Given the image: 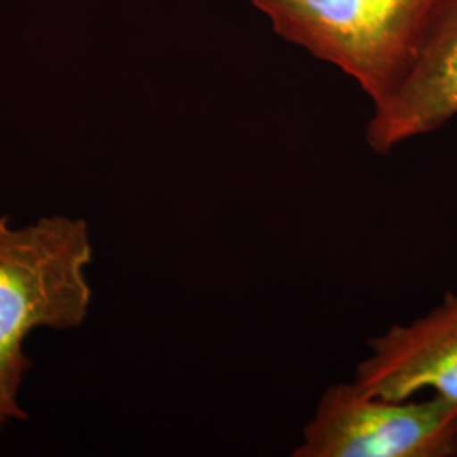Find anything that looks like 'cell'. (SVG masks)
Wrapping results in <instances>:
<instances>
[{
  "instance_id": "2",
  "label": "cell",
  "mask_w": 457,
  "mask_h": 457,
  "mask_svg": "<svg viewBox=\"0 0 457 457\" xmlns=\"http://www.w3.org/2000/svg\"><path fill=\"white\" fill-rule=\"evenodd\" d=\"M285 41L339 68L373 105L403 80L441 0H247Z\"/></svg>"
},
{
  "instance_id": "1",
  "label": "cell",
  "mask_w": 457,
  "mask_h": 457,
  "mask_svg": "<svg viewBox=\"0 0 457 457\" xmlns=\"http://www.w3.org/2000/svg\"><path fill=\"white\" fill-rule=\"evenodd\" d=\"M92 254L82 219L53 215L12 228L0 217V428L28 419L17 396L31 368L22 347L31 330H68L87 319Z\"/></svg>"
},
{
  "instance_id": "4",
  "label": "cell",
  "mask_w": 457,
  "mask_h": 457,
  "mask_svg": "<svg viewBox=\"0 0 457 457\" xmlns=\"http://www.w3.org/2000/svg\"><path fill=\"white\" fill-rule=\"evenodd\" d=\"M373 107L366 141L379 154L457 117V0H441L407 75Z\"/></svg>"
},
{
  "instance_id": "3",
  "label": "cell",
  "mask_w": 457,
  "mask_h": 457,
  "mask_svg": "<svg viewBox=\"0 0 457 457\" xmlns=\"http://www.w3.org/2000/svg\"><path fill=\"white\" fill-rule=\"evenodd\" d=\"M294 457H457V400H386L328 386Z\"/></svg>"
},
{
  "instance_id": "5",
  "label": "cell",
  "mask_w": 457,
  "mask_h": 457,
  "mask_svg": "<svg viewBox=\"0 0 457 457\" xmlns=\"http://www.w3.org/2000/svg\"><path fill=\"white\" fill-rule=\"evenodd\" d=\"M353 385L364 395L407 400L425 390L457 400V292L407 326L370 339Z\"/></svg>"
}]
</instances>
